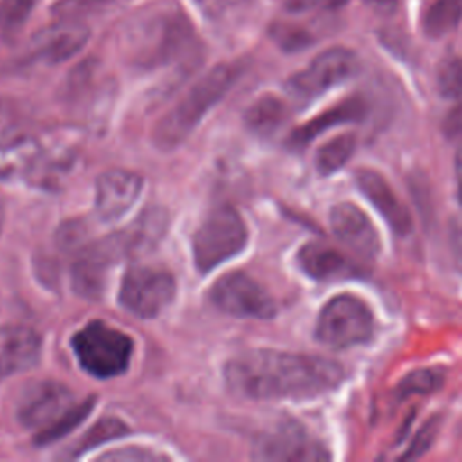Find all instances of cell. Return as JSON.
<instances>
[{
    "mask_svg": "<svg viewBox=\"0 0 462 462\" xmlns=\"http://www.w3.org/2000/svg\"><path fill=\"white\" fill-rule=\"evenodd\" d=\"M227 388L249 399H309L334 390L345 377L332 359L280 350H249L224 368Z\"/></svg>",
    "mask_w": 462,
    "mask_h": 462,
    "instance_id": "6da1fadb",
    "label": "cell"
},
{
    "mask_svg": "<svg viewBox=\"0 0 462 462\" xmlns=\"http://www.w3.org/2000/svg\"><path fill=\"white\" fill-rule=\"evenodd\" d=\"M238 70L231 65H217L206 72L184 97L157 123L153 143L161 150H171L182 144L200 123L204 114L215 106L236 79Z\"/></svg>",
    "mask_w": 462,
    "mask_h": 462,
    "instance_id": "7a4b0ae2",
    "label": "cell"
},
{
    "mask_svg": "<svg viewBox=\"0 0 462 462\" xmlns=\"http://www.w3.org/2000/svg\"><path fill=\"white\" fill-rule=\"evenodd\" d=\"M70 345L79 366L99 379L123 374L134 350V343L125 332L103 321H90L79 328Z\"/></svg>",
    "mask_w": 462,
    "mask_h": 462,
    "instance_id": "3957f363",
    "label": "cell"
},
{
    "mask_svg": "<svg viewBox=\"0 0 462 462\" xmlns=\"http://www.w3.org/2000/svg\"><path fill=\"white\" fill-rule=\"evenodd\" d=\"M247 244V227L231 206L213 208L193 236V260L200 273H209L238 254Z\"/></svg>",
    "mask_w": 462,
    "mask_h": 462,
    "instance_id": "277c9868",
    "label": "cell"
},
{
    "mask_svg": "<svg viewBox=\"0 0 462 462\" xmlns=\"http://www.w3.org/2000/svg\"><path fill=\"white\" fill-rule=\"evenodd\" d=\"M189 38L188 22L175 13H153L135 23L128 36L134 61L143 67L173 61L186 51Z\"/></svg>",
    "mask_w": 462,
    "mask_h": 462,
    "instance_id": "5b68a950",
    "label": "cell"
},
{
    "mask_svg": "<svg viewBox=\"0 0 462 462\" xmlns=\"http://www.w3.org/2000/svg\"><path fill=\"white\" fill-rule=\"evenodd\" d=\"M372 336L374 314L363 300L352 294L334 296L318 316L316 337L330 348L363 345L370 341Z\"/></svg>",
    "mask_w": 462,
    "mask_h": 462,
    "instance_id": "8992f818",
    "label": "cell"
},
{
    "mask_svg": "<svg viewBox=\"0 0 462 462\" xmlns=\"http://www.w3.org/2000/svg\"><path fill=\"white\" fill-rule=\"evenodd\" d=\"M177 285L171 273L148 265H134L121 282L119 303L130 314L148 319L161 314L171 303Z\"/></svg>",
    "mask_w": 462,
    "mask_h": 462,
    "instance_id": "52a82bcc",
    "label": "cell"
},
{
    "mask_svg": "<svg viewBox=\"0 0 462 462\" xmlns=\"http://www.w3.org/2000/svg\"><path fill=\"white\" fill-rule=\"evenodd\" d=\"M357 70V56L345 47H332L318 54L307 69L287 81V90L298 101H312L332 87L346 81Z\"/></svg>",
    "mask_w": 462,
    "mask_h": 462,
    "instance_id": "ba28073f",
    "label": "cell"
},
{
    "mask_svg": "<svg viewBox=\"0 0 462 462\" xmlns=\"http://www.w3.org/2000/svg\"><path fill=\"white\" fill-rule=\"evenodd\" d=\"M74 406V395L67 386L56 381H32L23 386L16 401V417L25 428L43 433L56 426Z\"/></svg>",
    "mask_w": 462,
    "mask_h": 462,
    "instance_id": "9c48e42d",
    "label": "cell"
},
{
    "mask_svg": "<svg viewBox=\"0 0 462 462\" xmlns=\"http://www.w3.org/2000/svg\"><path fill=\"white\" fill-rule=\"evenodd\" d=\"M209 298L217 309L235 318L269 319L276 314L274 300L245 273H229L218 278Z\"/></svg>",
    "mask_w": 462,
    "mask_h": 462,
    "instance_id": "30bf717a",
    "label": "cell"
},
{
    "mask_svg": "<svg viewBox=\"0 0 462 462\" xmlns=\"http://www.w3.org/2000/svg\"><path fill=\"white\" fill-rule=\"evenodd\" d=\"M254 458L274 462H319L328 458V451L301 426L282 422L256 440Z\"/></svg>",
    "mask_w": 462,
    "mask_h": 462,
    "instance_id": "8fae6325",
    "label": "cell"
},
{
    "mask_svg": "<svg viewBox=\"0 0 462 462\" xmlns=\"http://www.w3.org/2000/svg\"><path fill=\"white\" fill-rule=\"evenodd\" d=\"M123 256L116 235L85 245L72 265V287L78 294L88 300L101 296L106 278V269Z\"/></svg>",
    "mask_w": 462,
    "mask_h": 462,
    "instance_id": "7c38bea8",
    "label": "cell"
},
{
    "mask_svg": "<svg viewBox=\"0 0 462 462\" xmlns=\"http://www.w3.org/2000/svg\"><path fill=\"white\" fill-rule=\"evenodd\" d=\"M330 226L343 245L361 258H374L381 240L372 220L352 202H339L330 211Z\"/></svg>",
    "mask_w": 462,
    "mask_h": 462,
    "instance_id": "4fadbf2b",
    "label": "cell"
},
{
    "mask_svg": "<svg viewBox=\"0 0 462 462\" xmlns=\"http://www.w3.org/2000/svg\"><path fill=\"white\" fill-rule=\"evenodd\" d=\"M143 188V179L126 170L103 171L96 180V211L101 220L121 218L135 202Z\"/></svg>",
    "mask_w": 462,
    "mask_h": 462,
    "instance_id": "5bb4252c",
    "label": "cell"
},
{
    "mask_svg": "<svg viewBox=\"0 0 462 462\" xmlns=\"http://www.w3.org/2000/svg\"><path fill=\"white\" fill-rule=\"evenodd\" d=\"M356 182L363 195L397 235H408L411 231V217L408 208L379 171L363 168L356 173Z\"/></svg>",
    "mask_w": 462,
    "mask_h": 462,
    "instance_id": "9a60e30c",
    "label": "cell"
},
{
    "mask_svg": "<svg viewBox=\"0 0 462 462\" xmlns=\"http://www.w3.org/2000/svg\"><path fill=\"white\" fill-rule=\"evenodd\" d=\"M42 352L40 336L23 325L0 327V381L32 368Z\"/></svg>",
    "mask_w": 462,
    "mask_h": 462,
    "instance_id": "2e32d148",
    "label": "cell"
},
{
    "mask_svg": "<svg viewBox=\"0 0 462 462\" xmlns=\"http://www.w3.org/2000/svg\"><path fill=\"white\" fill-rule=\"evenodd\" d=\"M88 40V29L81 23H61L43 31L32 45L36 58L47 63H61L76 56Z\"/></svg>",
    "mask_w": 462,
    "mask_h": 462,
    "instance_id": "e0dca14e",
    "label": "cell"
},
{
    "mask_svg": "<svg viewBox=\"0 0 462 462\" xmlns=\"http://www.w3.org/2000/svg\"><path fill=\"white\" fill-rule=\"evenodd\" d=\"M43 155L42 143L25 134L0 137V180L32 173Z\"/></svg>",
    "mask_w": 462,
    "mask_h": 462,
    "instance_id": "ac0fdd59",
    "label": "cell"
},
{
    "mask_svg": "<svg viewBox=\"0 0 462 462\" xmlns=\"http://www.w3.org/2000/svg\"><path fill=\"white\" fill-rule=\"evenodd\" d=\"M365 114H366L365 99H361V97L343 99L336 106L321 112L312 121H309L303 126H300L298 130H294V134L291 137V144H294V146H307L312 139H316L325 130H328L332 126H337V125L361 121L365 117Z\"/></svg>",
    "mask_w": 462,
    "mask_h": 462,
    "instance_id": "d6986e66",
    "label": "cell"
},
{
    "mask_svg": "<svg viewBox=\"0 0 462 462\" xmlns=\"http://www.w3.org/2000/svg\"><path fill=\"white\" fill-rule=\"evenodd\" d=\"M301 271L314 280H332L348 273L346 258L334 247L321 242H309L298 253Z\"/></svg>",
    "mask_w": 462,
    "mask_h": 462,
    "instance_id": "ffe728a7",
    "label": "cell"
},
{
    "mask_svg": "<svg viewBox=\"0 0 462 462\" xmlns=\"http://www.w3.org/2000/svg\"><path fill=\"white\" fill-rule=\"evenodd\" d=\"M287 121V106L274 96L256 99L245 112V123L258 135H273Z\"/></svg>",
    "mask_w": 462,
    "mask_h": 462,
    "instance_id": "44dd1931",
    "label": "cell"
},
{
    "mask_svg": "<svg viewBox=\"0 0 462 462\" xmlns=\"http://www.w3.org/2000/svg\"><path fill=\"white\" fill-rule=\"evenodd\" d=\"M462 16V0H433L422 16L428 36L440 38L451 32Z\"/></svg>",
    "mask_w": 462,
    "mask_h": 462,
    "instance_id": "7402d4cb",
    "label": "cell"
},
{
    "mask_svg": "<svg viewBox=\"0 0 462 462\" xmlns=\"http://www.w3.org/2000/svg\"><path fill=\"white\" fill-rule=\"evenodd\" d=\"M356 148V137L343 134L325 143L316 153V168L321 175H330L341 170L352 157Z\"/></svg>",
    "mask_w": 462,
    "mask_h": 462,
    "instance_id": "603a6c76",
    "label": "cell"
},
{
    "mask_svg": "<svg viewBox=\"0 0 462 462\" xmlns=\"http://www.w3.org/2000/svg\"><path fill=\"white\" fill-rule=\"evenodd\" d=\"M38 0H0V34L13 40L29 20Z\"/></svg>",
    "mask_w": 462,
    "mask_h": 462,
    "instance_id": "cb8c5ba5",
    "label": "cell"
},
{
    "mask_svg": "<svg viewBox=\"0 0 462 462\" xmlns=\"http://www.w3.org/2000/svg\"><path fill=\"white\" fill-rule=\"evenodd\" d=\"M442 384H444L442 372H439L437 368H420L404 375V379L397 386V392L401 397L424 395V393L440 390Z\"/></svg>",
    "mask_w": 462,
    "mask_h": 462,
    "instance_id": "d4e9b609",
    "label": "cell"
},
{
    "mask_svg": "<svg viewBox=\"0 0 462 462\" xmlns=\"http://www.w3.org/2000/svg\"><path fill=\"white\" fill-rule=\"evenodd\" d=\"M126 431H128V428L121 420H117L114 417L101 419L94 428H90L87 431L83 440L74 449V455L78 457V455H81V453H85V451H88V449H92V448H96L99 444L110 442L114 439H119V437L126 435Z\"/></svg>",
    "mask_w": 462,
    "mask_h": 462,
    "instance_id": "484cf974",
    "label": "cell"
},
{
    "mask_svg": "<svg viewBox=\"0 0 462 462\" xmlns=\"http://www.w3.org/2000/svg\"><path fill=\"white\" fill-rule=\"evenodd\" d=\"M437 88L442 97L462 99V58H446L439 65Z\"/></svg>",
    "mask_w": 462,
    "mask_h": 462,
    "instance_id": "4316f807",
    "label": "cell"
},
{
    "mask_svg": "<svg viewBox=\"0 0 462 462\" xmlns=\"http://www.w3.org/2000/svg\"><path fill=\"white\" fill-rule=\"evenodd\" d=\"M92 402H94V399H87L83 402H78L56 426H52L51 430H47L43 433H38L34 437V442L43 446V444H49V442H54V440L61 439L65 433L74 430L88 415V411L92 410Z\"/></svg>",
    "mask_w": 462,
    "mask_h": 462,
    "instance_id": "83f0119b",
    "label": "cell"
},
{
    "mask_svg": "<svg viewBox=\"0 0 462 462\" xmlns=\"http://www.w3.org/2000/svg\"><path fill=\"white\" fill-rule=\"evenodd\" d=\"M439 426H440V419L439 417H431L428 422H424L420 426V430L415 433L413 440L410 442L406 453L401 457L402 460H413L422 457L433 444L437 433H439Z\"/></svg>",
    "mask_w": 462,
    "mask_h": 462,
    "instance_id": "f1b7e54d",
    "label": "cell"
},
{
    "mask_svg": "<svg viewBox=\"0 0 462 462\" xmlns=\"http://www.w3.org/2000/svg\"><path fill=\"white\" fill-rule=\"evenodd\" d=\"M101 458H106V460H153L157 458L153 453L150 451H144V449H126V451H114V453H108Z\"/></svg>",
    "mask_w": 462,
    "mask_h": 462,
    "instance_id": "f546056e",
    "label": "cell"
},
{
    "mask_svg": "<svg viewBox=\"0 0 462 462\" xmlns=\"http://www.w3.org/2000/svg\"><path fill=\"white\" fill-rule=\"evenodd\" d=\"M451 251L457 265L462 269V218H458L451 227Z\"/></svg>",
    "mask_w": 462,
    "mask_h": 462,
    "instance_id": "4dcf8cb0",
    "label": "cell"
},
{
    "mask_svg": "<svg viewBox=\"0 0 462 462\" xmlns=\"http://www.w3.org/2000/svg\"><path fill=\"white\" fill-rule=\"evenodd\" d=\"M200 4V7L209 13V14H218L222 11H226L227 7L238 4L240 0H197Z\"/></svg>",
    "mask_w": 462,
    "mask_h": 462,
    "instance_id": "1f68e13d",
    "label": "cell"
},
{
    "mask_svg": "<svg viewBox=\"0 0 462 462\" xmlns=\"http://www.w3.org/2000/svg\"><path fill=\"white\" fill-rule=\"evenodd\" d=\"M455 179H457V195L462 204V146L455 155Z\"/></svg>",
    "mask_w": 462,
    "mask_h": 462,
    "instance_id": "d6a6232c",
    "label": "cell"
},
{
    "mask_svg": "<svg viewBox=\"0 0 462 462\" xmlns=\"http://www.w3.org/2000/svg\"><path fill=\"white\" fill-rule=\"evenodd\" d=\"M4 217H5V211H4V202L0 199V233H2V226H4Z\"/></svg>",
    "mask_w": 462,
    "mask_h": 462,
    "instance_id": "836d02e7",
    "label": "cell"
},
{
    "mask_svg": "<svg viewBox=\"0 0 462 462\" xmlns=\"http://www.w3.org/2000/svg\"><path fill=\"white\" fill-rule=\"evenodd\" d=\"M85 2V0H83ZM87 2H112V0H87Z\"/></svg>",
    "mask_w": 462,
    "mask_h": 462,
    "instance_id": "e575fe53",
    "label": "cell"
}]
</instances>
